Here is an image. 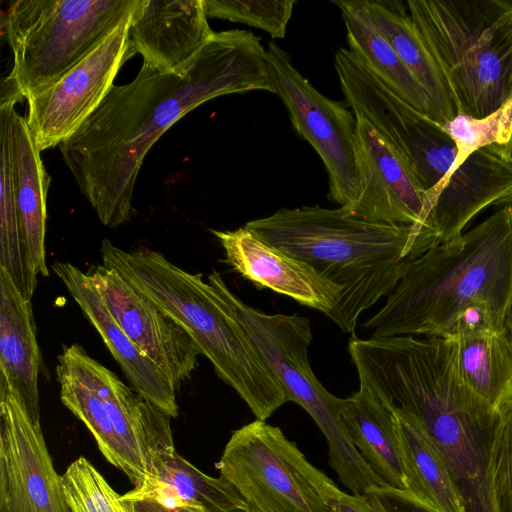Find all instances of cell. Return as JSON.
<instances>
[{
	"mask_svg": "<svg viewBox=\"0 0 512 512\" xmlns=\"http://www.w3.org/2000/svg\"><path fill=\"white\" fill-rule=\"evenodd\" d=\"M215 467L249 512H332L329 500L338 487L265 421L235 430Z\"/></svg>",
	"mask_w": 512,
	"mask_h": 512,
	"instance_id": "30bf717a",
	"label": "cell"
},
{
	"mask_svg": "<svg viewBox=\"0 0 512 512\" xmlns=\"http://www.w3.org/2000/svg\"><path fill=\"white\" fill-rule=\"evenodd\" d=\"M211 18L244 23L264 30L272 38H284L294 0H203Z\"/></svg>",
	"mask_w": 512,
	"mask_h": 512,
	"instance_id": "f546056e",
	"label": "cell"
},
{
	"mask_svg": "<svg viewBox=\"0 0 512 512\" xmlns=\"http://www.w3.org/2000/svg\"><path fill=\"white\" fill-rule=\"evenodd\" d=\"M397 55L423 88L429 101V117L445 124L457 115L446 83L420 39L406 2L360 0Z\"/></svg>",
	"mask_w": 512,
	"mask_h": 512,
	"instance_id": "603a6c76",
	"label": "cell"
},
{
	"mask_svg": "<svg viewBox=\"0 0 512 512\" xmlns=\"http://www.w3.org/2000/svg\"><path fill=\"white\" fill-rule=\"evenodd\" d=\"M120 497L123 501L151 500L167 508L195 512H249L226 480L204 474L176 449L159 454L149 476Z\"/></svg>",
	"mask_w": 512,
	"mask_h": 512,
	"instance_id": "ffe728a7",
	"label": "cell"
},
{
	"mask_svg": "<svg viewBox=\"0 0 512 512\" xmlns=\"http://www.w3.org/2000/svg\"><path fill=\"white\" fill-rule=\"evenodd\" d=\"M56 374L62 403L85 424L107 461L134 486L149 476L159 454L175 449L170 417L80 345L63 348Z\"/></svg>",
	"mask_w": 512,
	"mask_h": 512,
	"instance_id": "52a82bcc",
	"label": "cell"
},
{
	"mask_svg": "<svg viewBox=\"0 0 512 512\" xmlns=\"http://www.w3.org/2000/svg\"><path fill=\"white\" fill-rule=\"evenodd\" d=\"M52 270L101 336L132 388L170 418L178 416L176 388L115 322L91 276L68 262Z\"/></svg>",
	"mask_w": 512,
	"mask_h": 512,
	"instance_id": "e0dca14e",
	"label": "cell"
},
{
	"mask_svg": "<svg viewBox=\"0 0 512 512\" xmlns=\"http://www.w3.org/2000/svg\"><path fill=\"white\" fill-rule=\"evenodd\" d=\"M379 512H440L406 490L374 487L365 495Z\"/></svg>",
	"mask_w": 512,
	"mask_h": 512,
	"instance_id": "d6a6232c",
	"label": "cell"
},
{
	"mask_svg": "<svg viewBox=\"0 0 512 512\" xmlns=\"http://www.w3.org/2000/svg\"><path fill=\"white\" fill-rule=\"evenodd\" d=\"M492 481L499 512H512V395L498 407Z\"/></svg>",
	"mask_w": 512,
	"mask_h": 512,
	"instance_id": "4dcf8cb0",
	"label": "cell"
},
{
	"mask_svg": "<svg viewBox=\"0 0 512 512\" xmlns=\"http://www.w3.org/2000/svg\"><path fill=\"white\" fill-rule=\"evenodd\" d=\"M346 433L368 467L392 488L405 490L399 419L393 405L364 385L342 398Z\"/></svg>",
	"mask_w": 512,
	"mask_h": 512,
	"instance_id": "44dd1931",
	"label": "cell"
},
{
	"mask_svg": "<svg viewBox=\"0 0 512 512\" xmlns=\"http://www.w3.org/2000/svg\"><path fill=\"white\" fill-rule=\"evenodd\" d=\"M131 19L58 80L27 99L26 121L40 151L59 146L75 133L114 86L122 65L136 54Z\"/></svg>",
	"mask_w": 512,
	"mask_h": 512,
	"instance_id": "7c38bea8",
	"label": "cell"
},
{
	"mask_svg": "<svg viewBox=\"0 0 512 512\" xmlns=\"http://www.w3.org/2000/svg\"><path fill=\"white\" fill-rule=\"evenodd\" d=\"M254 90L275 93L261 39L241 29L215 32L184 77L142 63L59 149L99 220L115 228L135 214L139 170L165 131L210 99Z\"/></svg>",
	"mask_w": 512,
	"mask_h": 512,
	"instance_id": "6da1fadb",
	"label": "cell"
},
{
	"mask_svg": "<svg viewBox=\"0 0 512 512\" xmlns=\"http://www.w3.org/2000/svg\"><path fill=\"white\" fill-rule=\"evenodd\" d=\"M221 244L225 262L259 289L268 288L327 315L339 288L310 265L264 242L245 226L211 230Z\"/></svg>",
	"mask_w": 512,
	"mask_h": 512,
	"instance_id": "2e32d148",
	"label": "cell"
},
{
	"mask_svg": "<svg viewBox=\"0 0 512 512\" xmlns=\"http://www.w3.org/2000/svg\"><path fill=\"white\" fill-rule=\"evenodd\" d=\"M341 11L352 54L391 91L429 116V101L421 85L403 64L360 0H333Z\"/></svg>",
	"mask_w": 512,
	"mask_h": 512,
	"instance_id": "cb8c5ba5",
	"label": "cell"
},
{
	"mask_svg": "<svg viewBox=\"0 0 512 512\" xmlns=\"http://www.w3.org/2000/svg\"><path fill=\"white\" fill-rule=\"evenodd\" d=\"M40 365L31 300L23 297L0 267V387L18 397L37 425H41Z\"/></svg>",
	"mask_w": 512,
	"mask_h": 512,
	"instance_id": "d6986e66",
	"label": "cell"
},
{
	"mask_svg": "<svg viewBox=\"0 0 512 512\" xmlns=\"http://www.w3.org/2000/svg\"><path fill=\"white\" fill-rule=\"evenodd\" d=\"M408 12L457 114L484 117L512 95V0H410Z\"/></svg>",
	"mask_w": 512,
	"mask_h": 512,
	"instance_id": "8992f818",
	"label": "cell"
},
{
	"mask_svg": "<svg viewBox=\"0 0 512 512\" xmlns=\"http://www.w3.org/2000/svg\"><path fill=\"white\" fill-rule=\"evenodd\" d=\"M0 424L9 433L30 512H71L41 425L31 420L18 397L5 387H0Z\"/></svg>",
	"mask_w": 512,
	"mask_h": 512,
	"instance_id": "7402d4cb",
	"label": "cell"
},
{
	"mask_svg": "<svg viewBox=\"0 0 512 512\" xmlns=\"http://www.w3.org/2000/svg\"><path fill=\"white\" fill-rule=\"evenodd\" d=\"M266 61L275 94L287 108L292 125L325 165L328 199L340 207L352 205L360 193L356 117L342 103L316 90L275 42L268 43Z\"/></svg>",
	"mask_w": 512,
	"mask_h": 512,
	"instance_id": "8fae6325",
	"label": "cell"
},
{
	"mask_svg": "<svg viewBox=\"0 0 512 512\" xmlns=\"http://www.w3.org/2000/svg\"><path fill=\"white\" fill-rule=\"evenodd\" d=\"M442 125L456 146L457 167L480 149L489 146L512 148V95L484 117L457 114Z\"/></svg>",
	"mask_w": 512,
	"mask_h": 512,
	"instance_id": "83f0119b",
	"label": "cell"
},
{
	"mask_svg": "<svg viewBox=\"0 0 512 512\" xmlns=\"http://www.w3.org/2000/svg\"><path fill=\"white\" fill-rule=\"evenodd\" d=\"M353 112L398 149L419 176L428 192L425 226L438 245L459 238L487 207L512 204V148L480 149L457 167L456 146L443 125L378 79L359 91Z\"/></svg>",
	"mask_w": 512,
	"mask_h": 512,
	"instance_id": "277c9868",
	"label": "cell"
},
{
	"mask_svg": "<svg viewBox=\"0 0 512 512\" xmlns=\"http://www.w3.org/2000/svg\"><path fill=\"white\" fill-rule=\"evenodd\" d=\"M0 512H30L7 429L0 424Z\"/></svg>",
	"mask_w": 512,
	"mask_h": 512,
	"instance_id": "1f68e13d",
	"label": "cell"
},
{
	"mask_svg": "<svg viewBox=\"0 0 512 512\" xmlns=\"http://www.w3.org/2000/svg\"><path fill=\"white\" fill-rule=\"evenodd\" d=\"M332 512H379L365 496L347 494L337 488L330 497Z\"/></svg>",
	"mask_w": 512,
	"mask_h": 512,
	"instance_id": "836d02e7",
	"label": "cell"
},
{
	"mask_svg": "<svg viewBox=\"0 0 512 512\" xmlns=\"http://www.w3.org/2000/svg\"><path fill=\"white\" fill-rule=\"evenodd\" d=\"M0 127V267L8 273L23 297L31 300L37 276L28 266L22 243L14 197L9 142L5 128Z\"/></svg>",
	"mask_w": 512,
	"mask_h": 512,
	"instance_id": "4316f807",
	"label": "cell"
},
{
	"mask_svg": "<svg viewBox=\"0 0 512 512\" xmlns=\"http://www.w3.org/2000/svg\"><path fill=\"white\" fill-rule=\"evenodd\" d=\"M140 0H13L2 32L13 53L4 79L28 99L54 83L132 17Z\"/></svg>",
	"mask_w": 512,
	"mask_h": 512,
	"instance_id": "9c48e42d",
	"label": "cell"
},
{
	"mask_svg": "<svg viewBox=\"0 0 512 512\" xmlns=\"http://www.w3.org/2000/svg\"><path fill=\"white\" fill-rule=\"evenodd\" d=\"M15 104L0 103V126L5 128L9 142L14 197L27 263L36 276L46 277V201L50 177L26 117L16 112Z\"/></svg>",
	"mask_w": 512,
	"mask_h": 512,
	"instance_id": "ac0fdd59",
	"label": "cell"
},
{
	"mask_svg": "<svg viewBox=\"0 0 512 512\" xmlns=\"http://www.w3.org/2000/svg\"><path fill=\"white\" fill-rule=\"evenodd\" d=\"M512 307V204L411 261L383 306L363 325L369 338L449 337L469 311L506 326Z\"/></svg>",
	"mask_w": 512,
	"mask_h": 512,
	"instance_id": "7a4b0ae2",
	"label": "cell"
},
{
	"mask_svg": "<svg viewBox=\"0 0 512 512\" xmlns=\"http://www.w3.org/2000/svg\"><path fill=\"white\" fill-rule=\"evenodd\" d=\"M355 117L360 193L352 205L344 208L364 221L414 225L432 233L425 226L428 192L419 176L398 149L365 119Z\"/></svg>",
	"mask_w": 512,
	"mask_h": 512,
	"instance_id": "4fadbf2b",
	"label": "cell"
},
{
	"mask_svg": "<svg viewBox=\"0 0 512 512\" xmlns=\"http://www.w3.org/2000/svg\"><path fill=\"white\" fill-rule=\"evenodd\" d=\"M88 274L115 322L178 389L200 354L188 333L114 269L97 265Z\"/></svg>",
	"mask_w": 512,
	"mask_h": 512,
	"instance_id": "5bb4252c",
	"label": "cell"
},
{
	"mask_svg": "<svg viewBox=\"0 0 512 512\" xmlns=\"http://www.w3.org/2000/svg\"><path fill=\"white\" fill-rule=\"evenodd\" d=\"M134 512H195L186 508H167L151 500L129 501Z\"/></svg>",
	"mask_w": 512,
	"mask_h": 512,
	"instance_id": "e575fe53",
	"label": "cell"
},
{
	"mask_svg": "<svg viewBox=\"0 0 512 512\" xmlns=\"http://www.w3.org/2000/svg\"><path fill=\"white\" fill-rule=\"evenodd\" d=\"M506 328L510 336L511 344H512V307L509 311L507 320H506Z\"/></svg>",
	"mask_w": 512,
	"mask_h": 512,
	"instance_id": "d590c367",
	"label": "cell"
},
{
	"mask_svg": "<svg viewBox=\"0 0 512 512\" xmlns=\"http://www.w3.org/2000/svg\"><path fill=\"white\" fill-rule=\"evenodd\" d=\"M449 338L455 341L458 371L473 392L496 408L512 395V344L507 328L460 331Z\"/></svg>",
	"mask_w": 512,
	"mask_h": 512,
	"instance_id": "d4e9b609",
	"label": "cell"
},
{
	"mask_svg": "<svg viewBox=\"0 0 512 512\" xmlns=\"http://www.w3.org/2000/svg\"><path fill=\"white\" fill-rule=\"evenodd\" d=\"M208 283L228 304L254 348L285 391L314 420L328 444L329 464L352 494L363 496L382 480L368 467L349 439L340 417L342 398L330 393L309 363L312 332L308 318L266 314L233 293L216 270Z\"/></svg>",
	"mask_w": 512,
	"mask_h": 512,
	"instance_id": "ba28073f",
	"label": "cell"
},
{
	"mask_svg": "<svg viewBox=\"0 0 512 512\" xmlns=\"http://www.w3.org/2000/svg\"><path fill=\"white\" fill-rule=\"evenodd\" d=\"M100 252L104 266L117 271L188 333L256 419L267 420L289 402L234 312L201 274L185 271L154 250L125 251L107 239Z\"/></svg>",
	"mask_w": 512,
	"mask_h": 512,
	"instance_id": "5b68a950",
	"label": "cell"
},
{
	"mask_svg": "<svg viewBox=\"0 0 512 512\" xmlns=\"http://www.w3.org/2000/svg\"><path fill=\"white\" fill-rule=\"evenodd\" d=\"M61 478L71 512H134L85 457L71 462Z\"/></svg>",
	"mask_w": 512,
	"mask_h": 512,
	"instance_id": "f1b7e54d",
	"label": "cell"
},
{
	"mask_svg": "<svg viewBox=\"0 0 512 512\" xmlns=\"http://www.w3.org/2000/svg\"><path fill=\"white\" fill-rule=\"evenodd\" d=\"M203 0H140L130 22V37L143 63L184 77L215 32Z\"/></svg>",
	"mask_w": 512,
	"mask_h": 512,
	"instance_id": "9a60e30c",
	"label": "cell"
},
{
	"mask_svg": "<svg viewBox=\"0 0 512 512\" xmlns=\"http://www.w3.org/2000/svg\"><path fill=\"white\" fill-rule=\"evenodd\" d=\"M244 226L339 288L326 316L351 336L362 313L395 289L407 265L436 246L432 234L414 225L364 221L344 207L280 208Z\"/></svg>",
	"mask_w": 512,
	"mask_h": 512,
	"instance_id": "3957f363",
	"label": "cell"
},
{
	"mask_svg": "<svg viewBox=\"0 0 512 512\" xmlns=\"http://www.w3.org/2000/svg\"><path fill=\"white\" fill-rule=\"evenodd\" d=\"M396 413L405 490L440 512H465L459 493L437 451L412 421Z\"/></svg>",
	"mask_w": 512,
	"mask_h": 512,
	"instance_id": "484cf974",
	"label": "cell"
}]
</instances>
